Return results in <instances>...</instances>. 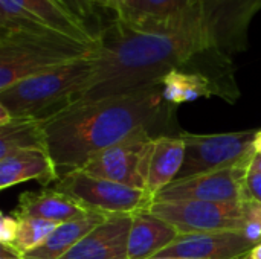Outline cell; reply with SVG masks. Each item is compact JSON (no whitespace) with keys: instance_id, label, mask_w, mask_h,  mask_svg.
<instances>
[{"instance_id":"cell-1","label":"cell","mask_w":261,"mask_h":259,"mask_svg":"<svg viewBox=\"0 0 261 259\" xmlns=\"http://www.w3.org/2000/svg\"><path fill=\"white\" fill-rule=\"evenodd\" d=\"M261 0H193L159 21L112 20L99 34L95 75L78 102L162 84L173 70L200 73L217 96L234 104L240 90L232 56L248 47V29Z\"/></svg>"},{"instance_id":"cell-2","label":"cell","mask_w":261,"mask_h":259,"mask_svg":"<svg viewBox=\"0 0 261 259\" xmlns=\"http://www.w3.org/2000/svg\"><path fill=\"white\" fill-rule=\"evenodd\" d=\"M176 107L162 95V84L142 90L75 102L43 121L47 153L60 177L76 171L98 153L132 137L168 134Z\"/></svg>"},{"instance_id":"cell-3","label":"cell","mask_w":261,"mask_h":259,"mask_svg":"<svg viewBox=\"0 0 261 259\" xmlns=\"http://www.w3.org/2000/svg\"><path fill=\"white\" fill-rule=\"evenodd\" d=\"M99 41L89 43L52 29H0V90L96 55Z\"/></svg>"},{"instance_id":"cell-4","label":"cell","mask_w":261,"mask_h":259,"mask_svg":"<svg viewBox=\"0 0 261 259\" xmlns=\"http://www.w3.org/2000/svg\"><path fill=\"white\" fill-rule=\"evenodd\" d=\"M95 69L96 55L24 78L0 90V105L12 119L47 121L81 99Z\"/></svg>"},{"instance_id":"cell-5","label":"cell","mask_w":261,"mask_h":259,"mask_svg":"<svg viewBox=\"0 0 261 259\" xmlns=\"http://www.w3.org/2000/svg\"><path fill=\"white\" fill-rule=\"evenodd\" d=\"M52 188L72 197L89 212L106 217L135 215L147 211L153 203L145 191L95 177L81 169L60 177Z\"/></svg>"},{"instance_id":"cell-6","label":"cell","mask_w":261,"mask_h":259,"mask_svg":"<svg viewBox=\"0 0 261 259\" xmlns=\"http://www.w3.org/2000/svg\"><path fill=\"white\" fill-rule=\"evenodd\" d=\"M257 130L220 134H193L182 131L185 160L177 179L223 169L242 163H252ZM176 179V180H177Z\"/></svg>"},{"instance_id":"cell-7","label":"cell","mask_w":261,"mask_h":259,"mask_svg":"<svg viewBox=\"0 0 261 259\" xmlns=\"http://www.w3.org/2000/svg\"><path fill=\"white\" fill-rule=\"evenodd\" d=\"M147 211L171 224L179 235L243 231L242 203L154 200Z\"/></svg>"},{"instance_id":"cell-8","label":"cell","mask_w":261,"mask_h":259,"mask_svg":"<svg viewBox=\"0 0 261 259\" xmlns=\"http://www.w3.org/2000/svg\"><path fill=\"white\" fill-rule=\"evenodd\" d=\"M153 136L142 134L113 145L86 162L81 171L145 191Z\"/></svg>"},{"instance_id":"cell-9","label":"cell","mask_w":261,"mask_h":259,"mask_svg":"<svg viewBox=\"0 0 261 259\" xmlns=\"http://www.w3.org/2000/svg\"><path fill=\"white\" fill-rule=\"evenodd\" d=\"M251 163L171 182L154 200H203L214 203H242L246 198V177Z\"/></svg>"},{"instance_id":"cell-10","label":"cell","mask_w":261,"mask_h":259,"mask_svg":"<svg viewBox=\"0 0 261 259\" xmlns=\"http://www.w3.org/2000/svg\"><path fill=\"white\" fill-rule=\"evenodd\" d=\"M252 244L242 231L179 235L159 258L237 259L252 250ZM156 258V256H154Z\"/></svg>"},{"instance_id":"cell-11","label":"cell","mask_w":261,"mask_h":259,"mask_svg":"<svg viewBox=\"0 0 261 259\" xmlns=\"http://www.w3.org/2000/svg\"><path fill=\"white\" fill-rule=\"evenodd\" d=\"M132 217L118 215L107 218L60 259H128L127 243Z\"/></svg>"},{"instance_id":"cell-12","label":"cell","mask_w":261,"mask_h":259,"mask_svg":"<svg viewBox=\"0 0 261 259\" xmlns=\"http://www.w3.org/2000/svg\"><path fill=\"white\" fill-rule=\"evenodd\" d=\"M185 160V142L180 134H164L153 139L147 172V195L154 202L158 194L179 177Z\"/></svg>"},{"instance_id":"cell-13","label":"cell","mask_w":261,"mask_h":259,"mask_svg":"<svg viewBox=\"0 0 261 259\" xmlns=\"http://www.w3.org/2000/svg\"><path fill=\"white\" fill-rule=\"evenodd\" d=\"M37 180L43 186L60 180L58 169L44 150H29L11 154L0 160V189L17 186L24 182Z\"/></svg>"},{"instance_id":"cell-14","label":"cell","mask_w":261,"mask_h":259,"mask_svg":"<svg viewBox=\"0 0 261 259\" xmlns=\"http://www.w3.org/2000/svg\"><path fill=\"white\" fill-rule=\"evenodd\" d=\"M12 214L15 217H34L61 224L80 220L93 212H89L72 197L55 188H44L38 192H23Z\"/></svg>"},{"instance_id":"cell-15","label":"cell","mask_w":261,"mask_h":259,"mask_svg":"<svg viewBox=\"0 0 261 259\" xmlns=\"http://www.w3.org/2000/svg\"><path fill=\"white\" fill-rule=\"evenodd\" d=\"M177 237L179 232L171 224L148 211H141L132 217L127 256L128 259L154 258Z\"/></svg>"},{"instance_id":"cell-16","label":"cell","mask_w":261,"mask_h":259,"mask_svg":"<svg viewBox=\"0 0 261 259\" xmlns=\"http://www.w3.org/2000/svg\"><path fill=\"white\" fill-rule=\"evenodd\" d=\"M29 11L43 26L89 43L99 41V37L87 26V21L70 9L63 0H12Z\"/></svg>"},{"instance_id":"cell-17","label":"cell","mask_w":261,"mask_h":259,"mask_svg":"<svg viewBox=\"0 0 261 259\" xmlns=\"http://www.w3.org/2000/svg\"><path fill=\"white\" fill-rule=\"evenodd\" d=\"M107 218L110 217L101 214H89L80 220L61 223L40 246L24 253L23 259H60L81 238H84L89 232H92Z\"/></svg>"},{"instance_id":"cell-18","label":"cell","mask_w":261,"mask_h":259,"mask_svg":"<svg viewBox=\"0 0 261 259\" xmlns=\"http://www.w3.org/2000/svg\"><path fill=\"white\" fill-rule=\"evenodd\" d=\"M162 95L170 105L179 107L200 98L217 96V89L206 76L200 73L173 70L162 79Z\"/></svg>"},{"instance_id":"cell-19","label":"cell","mask_w":261,"mask_h":259,"mask_svg":"<svg viewBox=\"0 0 261 259\" xmlns=\"http://www.w3.org/2000/svg\"><path fill=\"white\" fill-rule=\"evenodd\" d=\"M29 150L47 151L43 121L12 119L0 127V160L11 154Z\"/></svg>"},{"instance_id":"cell-20","label":"cell","mask_w":261,"mask_h":259,"mask_svg":"<svg viewBox=\"0 0 261 259\" xmlns=\"http://www.w3.org/2000/svg\"><path fill=\"white\" fill-rule=\"evenodd\" d=\"M193 0H118L115 18L127 24H144L150 21L165 20Z\"/></svg>"},{"instance_id":"cell-21","label":"cell","mask_w":261,"mask_h":259,"mask_svg":"<svg viewBox=\"0 0 261 259\" xmlns=\"http://www.w3.org/2000/svg\"><path fill=\"white\" fill-rule=\"evenodd\" d=\"M18 218V231L17 237L12 243L14 250H17L20 255H24L40 246L58 226L57 223L46 221L41 218L34 217H17Z\"/></svg>"},{"instance_id":"cell-22","label":"cell","mask_w":261,"mask_h":259,"mask_svg":"<svg viewBox=\"0 0 261 259\" xmlns=\"http://www.w3.org/2000/svg\"><path fill=\"white\" fill-rule=\"evenodd\" d=\"M243 208V235L252 243L257 244L261 241V203L245 198L242 202Z\"/></svg>"},{"instance_id":"cell-23","label":"cell","mask_w":261,"mask_h":259,"mask_svg":"<svg viewBox=\"0 0 261 259\" xmlns=\"http://www.w3.org/2000/svg\"><path fill=\"white\" fill-rule=\"evenodd\" d=\"M63 2L84 20L89 15H96L99 9L116 12V3H118V0H63Z\"/></svg>"},{"instance_id":"cell-24","label":"cell","mask_w":261,"mask_h":259,"mask_svg":"<svg viewBox=\"0 0 261 259\" xmlns=\"http://www.w3.org/2000/svg\"><path fill=\"white\" fill-rule=\"evenodd\" d=\"M18 231V218L14 214H3L0 218V244L12 246Z\"/></svg>"},{"instance_id":"cell-25","label":"cell","mask_w":261,"mask_h":259,"mask_svg":"<svg viewBox=\"0 0 261 259\" xmlns=\"http://www.w3.org/2000/svg\"><path fill=\"white\" fill-rule=\"evenodd\" d=\"M246 198L261 203V171L249 169L246 177Z\"/></svg>"},{"instance_id":"cell-26","label":"cell","mask_w":261,"mask_h":259,"mask_svg":"<svg viewBox=\"0 0 261 259\" xmlns=\"http://www.w3.org/2000/svg\"><path fill=\"white\" fill-rule=\"evenodd\" d=\"M0 259H23V255H20L17 250H14L9 246L0 244Z\"/></svg>"},{"instance_id":"cell-27","label":"cell","mask_w":261,"mask_h":259,"mask_svg":"<svg viewBox=\"0 0 261 259\" xmlns=\"http://www.w3.org/2000/svg\"><path fill=\"white\" fill-rule=\"evenodd\" d=\"M249 258L251 259H261V241L260 243H257L254 247H252V250L249 252Z\"/></svg>"},{"instance_id":"cell-28","label":"cell","mask_w":261,"mask_h":259,"mask_svg":"<svg viewBox=\"0 0 261 259\" xmlns=\"http://www.w3.org/2000/svg\"><path fill=\"white\" fill-rule=\"evenodd\" d=\"M251 169L261 171V153H255V156L252 159V163H251Z\"/></svg>"},{"instance_id":"cell-29","label":"cell","mask_w":261,"mask_h":259,"mask_svg":"<svg viewBox=\"0 0 261 259\" xmlns=\"http://www.w3.org/2000/svg\"><path fill=\"white\" fill-rule=\"evenodd\" d=\"M254 148H255V153H261V130H257L255 140H254Z\"/></svg>"},{"instance_id":"cell-30","label":"cell","mask_w":261,"mask_h":259,"mask_svg":"<svg viewBox=\"0 0 261 259\" xmlns=\"http://www.w3.org/2000/svg\"><path fill=\"white\" fill-rule=\"evenodd\" d=\"M237 259H251L249 258V253H246V255H243V256H240V258Z\"/></svg>"},{"instance_id":"cell-31","label":"cell","mask_w":261,"mask_h":259,"mask_svg":"<svg viewBox=\"0 0 261 259\" xmlns=\"http://www.w3.org/2000/svg\"><path fill=\"white\" fill-rule=\"evenodd\" d=\"M150 259H184V258H159V256H156V258H150Z\"/></svg>"}]
</instances>
